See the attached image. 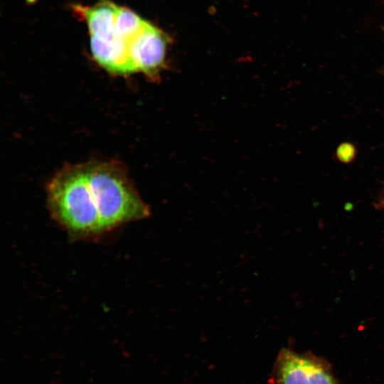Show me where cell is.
<instances>
[{
    "instance_id": "obj_7",
    "label": "cell",
    "mask_w": 384,
    "mask_h": 384,
    "mask_svg": "<svg viewBox=\"0 0 384 384\" xmlns=\"http://www.w3.org/2000/svg\"><path fill=\"white\" fill-rule=\"evenodd\" d=\"M146 23V21L134 11L119 6L115 21V33L129 43L142 30Z\"/></svg>"
},
{
    "instance_id": "obj_4",
    "label": "cell",
    "mask_w": 384,
    "mask_h": 384,
    "mask_svg": "<svg viewBox=\"0 0 384 384\" xmlns=\"http://www.w3.org/2000/svg\"><path fill=\"white\" fill-rule=\"evenodd\" d=\"M169 36L161 29L146 21L142 30L129 43L132 60L137 72L143 73L153 81L166 66Z\"/></svg>"
},
{
    "instance_id": "obj_5",
    "label": "cell",
    "mask_w": 384,
    "mask_h": 384,
    "mask_svg": "<svg viewBox=\"0 0 384 384\" xmlns=\"http://www.w3.org/2000/svg\"><path fill=\"white\" fill-rule=\"evenodd\" d=\"M90 50L97 63L110 73L129 75L137 72L130 56L129 43L116 33L109 38L91 36Z\"/></svg>"
},
{
    "instance_id": "obj_1",
    "label": "cell",
    "mask_w": 384,
    "mask_h": 384,
    "mask_svg": "<svg viewBox=\"0 0 384 384\" xmlns=\"http://www.w3.org/2000/svg\"><path fill=\"white\" fill-rule=\"evenodd\" d=\"M47 198L52 215L71 235L88 237L104 231L85 164L59 171L48 186Z\"/></svg>"
},
{
    "instance_id": "obj_6",
    "label": "cell",
    "mask_w": 384,
    "mask_h": 384,
    "mask_svg": "<svg viewBox=\"0 0 384 384\" xmlns=\"http://www.w3.org/2000/svg\"><path fill=\"white\" fill-rule=\"evenodd\" d=\"M119 6L101 0L91 7L77 6L85 18L91 36L109 38L115 33V21Z\"/></svg>"
},
{
    "instance_id": "obj_3",
    "label": "cell",
    "mask_w": 384,
    "mask_h": 384,
    "mask_svg": "<svg viewBox=\"0 0 384 384\" xmlns=\"http://www.w3.org/2000/svg\"><path fill=\"white\" fill-rule=\"evenodd\" d=\"M275 364L276 384H338L329 366L311 355L283 348Z\"/></svg>"
},
{
    "instance_id": "obj_2",
    "label": "cell",
    "mask_w": 384,
    "mask_h": 384,
    "mask_svg": "<svg viewBox=\"0 0 384 384\" xmlns=\"http://www.w3.org/2000/svg\"><path fill=\"white\" fill-rule=\"evenodd\" d=\"M85 164L104 231L149 216V206L132 186L122 165L113 161Z\"/></svg>"
},
{
    "instance_id": "obj_8",
    "label": "cell",
    "mask_w": 384,
    "mask_h": 384,
    "mask_svg": "<svg viewBox=\"0 0 384 384\" xmlns=\"http://www.w3.org/2000/svg\"><path fill=\"white\" fill-rule=\"evenodd\" d=\"M338 156L339 159L344 161H348L353 158L354 149L353 146L348 144H342L338 149Z\"/></svg>"
}]
</instances>
